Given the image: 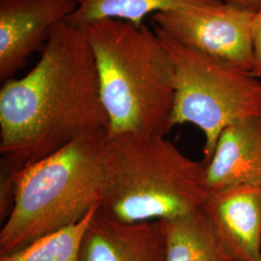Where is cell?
<instances>
[{"instance_id": "obj_1", "label": "cell", "mask_w": 261, "mask_h": 261, "mask_svg": "<svg viewBox=\"0 0 261 261\" xmlns=\"http://www.w3.org/2000/svg\"><path fill=\"white\" fill-rule=\"evenodd\" d=\"M33 69L0 90L1 201L19 173L73 141L109 134L98 70L86 29L63 21Z\"/></svg>"}, {"instance_id": "obj_2", "label": "cell", "mask_w": 261, "mask_h": 261, "mask_svg": "<svg viewBox=\"0 0 261 261\" xmlns=\"http://www.w3.org/2000/svg\"><path fill=\"white\" fill-rule=\"evenodd\" d=\"M85 29L109 118V137L167 136L174 127V69L155 30L118 19L95 21Z\"/></svg>"}, {"instance_id": "obj_3", "label": "cell", "mask_w": 261, "mask_h": 261, "mask_svg": "<svg viewBox=\"0 0 261 261\" xmlns=\"http://www.w3.org/2000/svg\"><path fill=\"white\" fill-rule=\"evenodd\" d=\"M161 135L108 137L100 210L127 224L163 222L200 209L204 164Z\"/></svg>"}, {"instance_id": "obj_4", "label": "cell", "mask_w": 261, "mask_h": 261, "mask_svg": "<svg viewBox=\"0 0 261 261\" xmlns=\"http://www.w3.org/2000/svg\"><path fill=\"white\" fill-rule=\"evenodd\" d=\"M108 133L73 141L23 169L0 230V255L82 221L100 206Z\"/></svg>"}, {"instance_id": "obj_5", "label": "cell", "mask_w": 261, "mask_h": 261, "mask_svg": "<svg viewBox=\"0 0 261 261\" xmlns=\"http://www.w3.org/2000/svg\"><path fill=\"white\" fill-rule=\"evenodd\" d=\"M154 30L174 69L172 124H193L203 133L205 165L225 128L261 117V79L186 47L159 28Z\"/></svg>"}, {"instance_id": "obj_6", "label": "cell", "mask_w": 261, "mask_h": 261, "mask_svg": "<svg viewBox=\"0 0 261 261\" xmlns=\"http://www.w3.org/2000/svg\"><path fill=\"white\" fill-rule=\"evenodd\" d=\"M254 11L218 1L161 12L153 24L178 43L244 71H252Z\"/></svg>"}, {"instance_id": "obj_7", "label": "cell", "mask_w": 261, "mask_h": 261, "mask_svg": "<svg viewBox=\"0 0 261 261\" xmlns=\"http://www.w3.org/2000/svg\"><path fill=\"white\" fill-rule=\"evenodd\" d=\"M77 6L76 0H0V79H12L42 51L55 28Z\"/></svg>"}, {"instance_id": "obj_8", "label": "cell", "mask_w": 261, "mask_h": 261, "mask_svg": "<svg viewBox=\"0 0 261 261\" xmlns=\"http://www.w3.org/2000/svg\"><path fill=\"white\" fill-rule=\"evenodd\" d=\"M235 261H261V188L225 187L208 194L201 207Z\"/></svg>"}, {"instance_id": "obj_9", "label": "cell", "mask_w": 261, "mask_h": 261, "mask_svg": "<svg viewBox=\"0 0 261 261\" xmlns=\"http://www.w3.org/2000/svg\"><path fill=\"white\" fill-rule=\"evenodd\" d=\"M165 259L166 236L162 222L122 223L100 208L89 222L80 251V261Z\"/></svg>"}, {"instance_id": "obj_10", "label": "cell", "mask_w": 261, "mask_h": 261, "mask_svg": "<svg viewBox=\"0 0 261 261\" xmlns=\"http://www.w3.org/2000/svg\"><path fill=\"white\" fill-rule=\"evenodd\" d=\"M208 194L225 187L261 188V117L235 123L220 135L204 165Z\"/></svg>"}, {"instance_id": "obj_11", "label": "cell", "mask_w": 261, "mask_h": 261, "mask_svg": "<svg viewBox=\"0 0 261 261\" xmlns=\"http://www.w3.org/2000/svg\"><path fill=\"white\" fill-rule=\"evenodd\" d=\"M162 223L166 236L165 261H235L201 208Z\"/></svg>"}, {"instance_id": "obj_12", "label": "cell", "mask_w": 261, "mask_h": 261, "mask_svg": "<svg viewBox=\"0 0 261 261\" xmlns=\"http://www.w3.org/2000/svg\"><path fill=\"white\" fill-rule=\"evenodd\" d=\"M218 1L220 0H81L77 8L65 21L86 28L95 21L118 19L140 27L149 15Z\"/></svg>"}, {"instance_id": "obj_13", "label": "cell", "mask_w": 261, "mask_h": 261, "mask_svg": "<svg viewBox=\"0 0 261 261\" xmlns=\"http://www.w3.org/2000/svg\"><path fill=\"white\" fill-rule=\"evenodd\" d=\"M75 224L47 235L16 252L0 255V261H80L81 245L96 210Z\"/></svg>"}, {"instance_id": "obj_14", "label": "cell", "mask_w": 261, "mask_h": 261, "mask_svg": "<svg viewBox=\"0 0 261 261\" xmlns=\"http://www.w3.org/2000/svg\"><path fill=\"white\" fill-rule=\"evenodd\" d=\"M252 75L261 79V7L254 11L252 22Z\"/></svg>"}, {"instance_id": "obj_15", "label": "cell", "mask_w": 261, "mask_h": 261, "mask_svg": "<svg viewBox=\"0 0 261 261\" xmlns=\"http://www.w3.org/2000/svg\"><path fill=\"white\" fill-rule=\"evenodd\" d=\"M225 3L233 4L243 8L256 11L261 7V0H220Z\"/></svg>"}, {"instance_id": "obj_16", "label": "cell", "mask_w": 261, "mask_h": 261, "mask_svg": "<svg viewBox=\"0 0 261 261\" xmlns=\"http://www.w3.org/2000/svg\"><path fill=\"white\" fill-rule=\"evenodd\" d=\"M76 1H77V2H79V3H80V2H81V0H76Z\"/></svg>"}]
</instances>
